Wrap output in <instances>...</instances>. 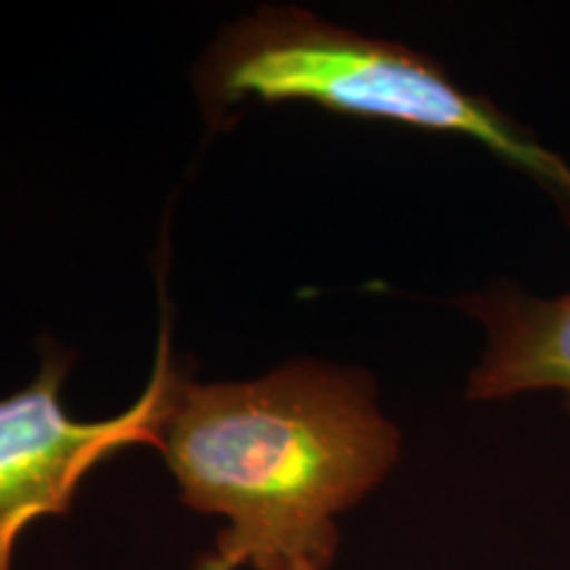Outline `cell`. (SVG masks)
I'll use <instances>...</instances> for the list:
<instances>
[{
	"instance_id": "obj_1",
	"label": "cell",
	"mask_w": 570,
	"mask_h": 570,
	"mask_svg": "<svg viewBox=\"0 0 570 570\" xmlns=\"http://www.w3.org/2000/svg\"><path fill=\"white\" fill-rule=\"evenodd\" d=\"M396 425L365 370L294 362L248 383L177 375L159 452L185 508L225 518L219 558L254 570H327L336 518L399 460Z\"/></svg>"
},
{
	"instance_id": "obj_2",
	"label": "cell",
	"mask_w": 570,
	"mask_h": 570,
	"mask_svg": "<svg viewBox=\"0 0 570 570\" xmlns=\"http://www.w3.org/2000/svg\"><path fill=\"white\" fill-rule=\"evenodd\" d=\"M206 117L225 127L244 101H309L362 119L465 135L529 173L570 225V167L489 98L462 90L444 67L391 40L365 38L302 9H265L214 40L196 69Z\"/></svg>"
},
{
	"instance_id": "obj_3",
	"label": "cell",
	"mask_w": 570,
	"mask_h": 570,
	"mask_svg": "<svg viewBox=\"0 0 570 570\" xmlns=\"http://www.w3.org/2000/svg\"><path fill=\"white\" fill-rule=\"evenodd\" d=\"M75 356L42 348L40 373L27 389L0 399V570H13L21 533L42 518L67 515L85 475L119 449H159V425L177 381L169 354V325L159 331L151 381L138 402L101 423L71 420L61 386Z\"/></svg>"
},
{
	"instance_id": "obj_4",
	"label": "cell",
	"mask_w": 570,
	"mask_h": 570,
	"mask_svg": "<svg viewBox=\"0 0 570 570\" xmlns=\"http://www.w3.org/2000/svg\"><path fill=\"white\" fill-rule=\"evenodd\" d=\"M460 306L487 327V348L470 373L468 399L560 391L570 412V291L537 298L515 285H494L465 294Z\"/></svg>"
},
{
	"instance_id": "obj_5",
	"label": "cell",
	"mask_w": 570,
	"mask_h": 570,
	"mask_svg": "<svg viewBox=\"0 0 570 570\" xmlns=\"http://www.w3.org/2000/svg\"><path fill=\"white\" fill-rule=\"evenodd\" d=\"M194 570H238V568H235L233 562L219 558L217 552H212V554H204V558L196 562Z\"/></svg>"
},
{
	"instance_id": "obj_6",
	"label": "cell",
	"mask_w": 570,
	"mask_h": 570,
	"mask_svg": "<svg viewBox=\"0 0 570 570\" xmlns=\"http://www.w3.org/2000/svg\"><path fill=\"white\" fill-rule=\"evenodd\" d=\"M298 570H317V568H298Z\"/></svg>"
}]
</instances>
